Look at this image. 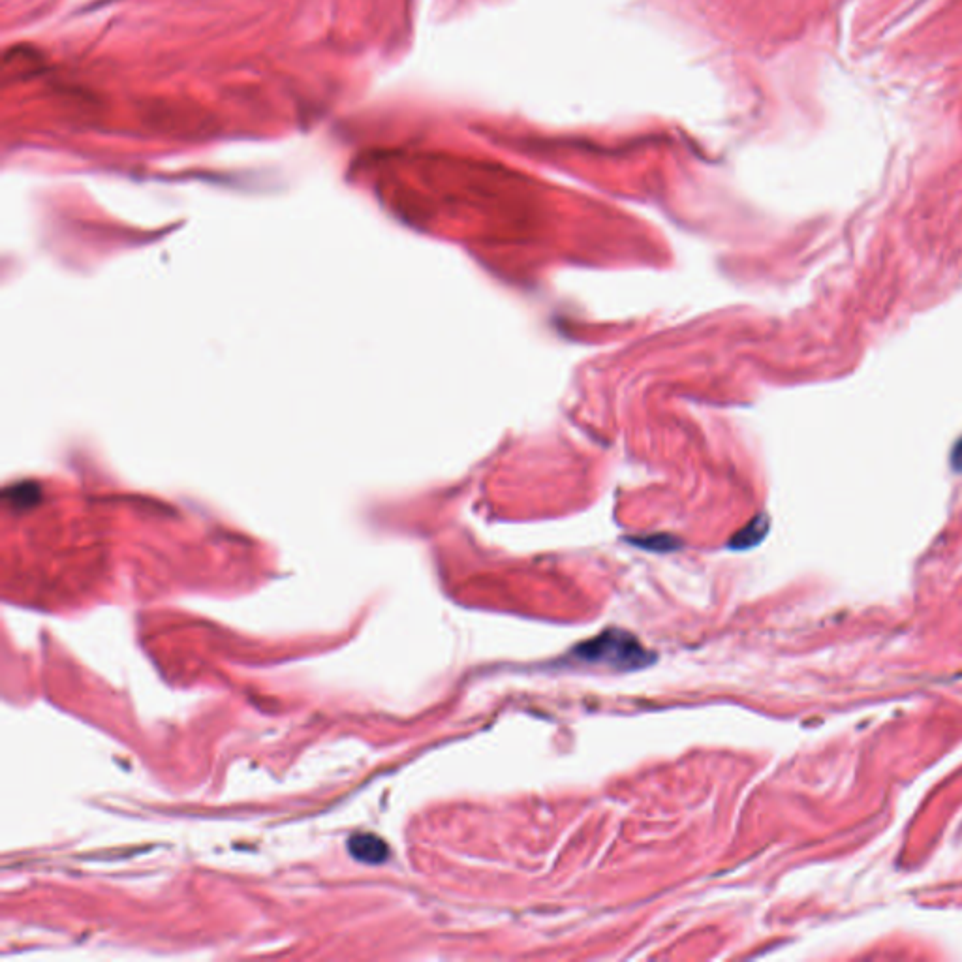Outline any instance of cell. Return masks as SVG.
Segmentation results:
<instances>
[{
	"label": "cell",
	"mask_w": 962,
	"mask_h": 962,
	"mask_svg": "<svg viewBox=\"0 0 962 962\" xmlns=\"http://www.w3.org/2000/svg\"><path fill=\"white\" fill-rule=\"evenodd\" d=\"M348 852L365 865H380L388 861V844L373 833H356L348 840Z\"/></svg>",
	"instance_id": "2"
},
{
	"label": "cell",
	"mask_w": 962,
	"mask_h": 962,
	"mask_svg": "<svg viewBox=\"0 0 962 962\" xmlns=\"http://www.w3.org/2000/svg\"><path fill=\"white\" fill-rule=\"evenodd\" d=\"M951 466L955 472H962V438L957 440V444L953 446V451H951Z\"/></svg>",
	"instance_id": "3"
},
{
	"label": "cell",
	"mask_w": 962,
	"mask_h": 962,
	"mask_svg": "<svg viewBox=\"0 0 962 962\" xmlns=\"http://www.w3.org/2000/svg\"><path fill=\"white\" fill-rule=\"evenodd\" d=\"M577 662L606 664L609 668L636 669L649 664L651 652L645 651L636 637L621 630H607L574 651Z\"/></svg>",
	"instance_id": "1"
}]
</instances>
